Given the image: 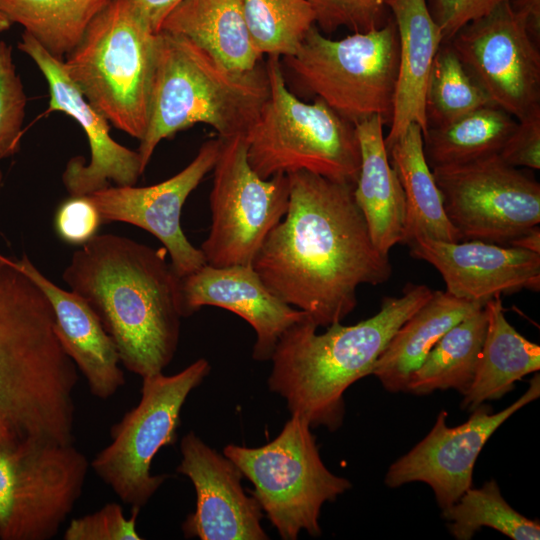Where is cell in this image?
<instances>
[{
  "label": "cell",
  "mask_w": 540,
  "mask_h": 540,
  "mask_svg": "<svg viewBox=\"0 0 540 540\" xmlns=\"http://www.w3.org/2000/svg\"><path fill=\"white\" fill-rule=\"evenodd\" d=\"M287 175L286 214L252 267L274 295L327 328L355 309L358 286L386 282L392 266L372 241L355 184L308 171Z\"/></svg>",
  "instance_id": "cell-1"
},
{
  "label": "cell",
  "mask_w": 540,
  "mask_h": 540,
  "mask_svg": "<svg viewBox=\"0 0 540 540\" xmlns=\"http://www.w3.org/2000/svg\"><path fill=\"white\" fill-rule=\"evenodd\" d=\"M167 254L164 247L97 234L73 253L62 275L98 316L121 364L142 378L161 373L179 342L181 277Z\"/></svg>",
  "instance_id": "cell-2"
},
{
  "label": "cell",
  "mask_w": 540,
  "mask_h": 540,
  "mask_svg": "<svg viewBox=\"0 0 540 540\" xmlns=\"http://www.w3.org/2000/svg\"><path fill=\"white\" fill-rule=\"evenodd\" d=\"M77 382L48 297L0 254V444L72 443Z\"/></svg>",
  "instance_id": "cell-3"
},
{
  "label": "cell",
  "mask_w": 540,
  "mask_h": 540,
  "mask_svg": "<svg viewBox=\"0 0 540 540\" xmlns=\"http://www.w3.org/2000/svg\"><path fill=\"white\" fill-rule=\"evenodd\" d=\"M424 284L408 283L400 297H384L374 316L355 325L341 322L317 334L306 315L280 336L270 360V391L282 396L291 414L311 428L337 430L345 414L344 393L372 374L383 350L400 328L433 295Z\"/></svg>",
  "instance_id": "cell-4"
},
{
  "label": "cell",
  "mask_w": 540,
  "mask_h": 540,
  "mask_svg": "<svg viewBox=\"0 0 540 540\" xmlns=\"http://www.w3.org/2000/svg\"><path fill=\"white\" fill-rule=\"evenodd\" d=\"M269 93L263 61L234 72L187 38L159 31L148 124L137 151L143 172L163 139L195 124L211 126L222 139L246 135Z\"/></svg>",
  "instance_id": "cell-5"
},
{
  "label": "cell",
  "mask_w": 540,
  "mask_h": 540,
  "mask_svg": "<svg viewBox=\"0 0 540 540\" xmlns=\"http://www.w3.org/2000/svg\"><path fill=\"white\" fill-rule=\"evenodd\" d=\"M157 33L131 0H111L63 64L86 100L138 139L148 124Z\"/></svg>",
  "instance_id": "cell-6"
},
{
  "label": "cell",
  "mask_w": 540,
  "mask_h": 540,
  "mask_svg": "<svg viewBox=\"0 0 540 540\" xmlns=\"http://www.w3.org/2000/svg\"><path fill=\"white\" fill-rule=\"evenodd\" d=\"M279 58L265 62L270 93L246 134L249 165L262 179L308 171L356 184L361 152L355 125L323 100L305 103L290 92Z\"/></svg>",
  "instance_id": "cell-7"
},
{
  "label": "cell",
  "mask_w": 540,
  "mask_h": 540,
  "mask_svg": "<svg viewBox=\"0 0 540 540\" xmlns=\"http://www.w3.org/2000/svg\"><path fill=\"white\" fill-rule=\"evenodd\" d=\"M305 92L357 124L380 116L390 124L399 61L395 21L332 40L313 25L297 52L283 57Z\"/></svg>",
  "instance_id": "cell-8"
},
{
  "label": "cell",
  "mask_w": 540,
  "mask_h": 540,
  "mask_svg": "<svg viewBox=\"0 0 540 540\" xmlns=\"http://www.w3.org/2000/svg\"><path fill=\"white\" fill-rule=\"evenodd\" d=\"M279 435L256 447L228 444L223 454L254 485L253 496L284 540L301 530L321 535L322 505L351 489V482L324 465L306 419L291 414Z\"/></svg>",
  "instance_id": "cell-9"
},
{
  "label": "cell",
  "mask_w": 540,
  "mask_h": 540,
  "mask_svg": "<svg viewBox=\"0 0 540 540\" xmlns=\"http://www.w3.org/2000/svg\"><path fill=\"white\" fill-rule=\"evenodd\" d=\"M210 369L201 358L174 375L161 372L142 378L139 403L113 425L111 443L90 463L125 504L141 509L169 477L151 474L153 458L176 442L182 407Z\"/></svg>",
  "instance_id": "cell-10"
},
{
  "label": "cell",
  "mask_w": 540,
  "mask_h": 540,
  "mask_svg": "<svg viewBox=\"0 0 540 540\" xmlns=\"http://www.w3.org/2000/svg\"><path fill=\"white\" fill-rule=\"evenodd\" d=\"M89 465L72 443L0 444V539L54 538L82 493Z\"/></svg>",
  "instance_id": "cell-11"
},
{
  "label": "cell",
  "mask_w": 540,
  "mask_h": 540,
  "mask_svg": "<svg viewBox=\"0 0 540 540\" xmlns=\"http://www.w3.org/2000/svg\"><path fill=\"white\" fill-rule=\"evenodd\" d=\"M213 167L211 226L201 245L206 264L252 265L289 203L287 174L262 179L249 165L245 134L222 139Z\"/></svg>",
  "instance_id": "cell-12"
},
{
  "label": "cell",
  "mask_w": 540,
  "mask_h": 540,
  "mask_svg": "<svg viewBox=\"0 0 540 540\" xmlns=\"http://www.w3.org/2000/svg\"><path fill=\"white\" fill-rule=\"evenodd\" d=\"M431 170L461 241L510 246L540 223V184L498 154Z\"/></svg>",
  "instance_id": "cell-13"
},
{
  "label": "cell",
  "mask_w": 540,
  "mask_h": 540,
  "mask_svg": "<svg viewBox=\"0 0 540 540\" xmlns=\"http://www.w3.org/2000/svg\"><path fill=\"white\" fill-rule=\"evenodd\" d=\"M493 105L516 120L540 111V52L509 1L449 41Z\"/></svg>",
  "instance_id": "cell-14"
},
{
  "label": "cell",
  "mask_w": 540,
  "mask_h": 540,
  "mask_svg": "<svg viewBox=\"0 0 540 540\" xmlns=\"http://www.w3.org/2000/svg\"><path fill=\"white\" fill-rule=\"evenodd\" d=\"M539 396L537 373L526 392L498 413H493L492 408L483 403L472 410L466 422L449 427L448 414L441 411L428 435L391 464L385 484L396 488L424 482L432 488L442 510L452 506L472 486L474 465L487 440L510 416Z\"/></svg>",
  "instance_id": "cell-15"
},
{
  "label": "cell",
  "mask_w": 540,
  "mask_h": 540,
  "mask_svg": "<svg viewBox=\"0 0 540 540\" xmlns=\"http://www.w3.org/2000/svg\"><path fill=\"white\" fill-rule=\"evenodd\" d=\"M222 140L205 141L195 158L180 172L147 187H107L88 195L98 208L103 222H125L154 235L167 250L179 277L206 264L200 248L194 247L181 227L182 208L191 192L213 169Z\"/></svg>",
  "instance_id": "cell-16"
},
{
  "label": "cell",
  "mask_w": 540,
  "mask_h": 540,
  "mask_svg": "<svg viewBox=\"0 0 540 540\" xmlns=\"http://www.w3.org/2000/svg\"><path fill=\"white\" fill-rule=\"evenodd\" d=\"M18 48L29 56L45 77L49 88L47 112H62L79 123L87 136L90 161L73 157L62 175L69 195L83 196L110 187L134 186L143 174L141 160L110 135V123L83 96L65 70L63 60L48 53L33 37L23 32Z\"/></svg>",
  "instance_id": "cell-17"
},
{
  "label": "cell",
  "mask_w": 540,
  "mask_h": 540,
  "mask_svg": "<svg viewBox=\"0 0 540 540\" xmlns=\"http://www.w3.org/2000/svg\"><path fill=\"white\" fill-rule=\"evenodd\" d=\"M177 472L188 477L196 492V509L182 524L186 538L201 540H265L262 509L241 486L239 468L204 443L193 431L180 443Z\"/></svg>",
  "instance_id": "cell-18"
},
{
  "label": "cell",
  "mask_w": 540,
  "mask_h": 540,
  "mask_svg": "<svg viewBox=\"0 0 540 540\" xmlns=\"http://www.w3.org/2000/svg\"><path fill=\"white\" fill-rule=\"evenodd\" d=\"M410 255L441 274L446 291L472 302L521 289L539 291L540 254L477 240L447 242L416 236L406 243Z\"/></svg>",
  "instance_id": "cell-19"
},
{
  "label": "cell",
  "mask_w": 540,
  "mask_h": 540,
  "mask_svg": "<svg viewBox=\"0 0 540 540\" xmlns=\"http://www.w3.org/2000/svg\"><path fill=\"white\" fill-rule=\"evenodd\" d=\"M184 317L202 306H216L247 321L256 333L252 357L270 360L280 336L307 314L283 302L252 265L208 264L181 278Z\"/></svg>",
  "instance_id": "cell-20"
},
{
  "label": "cell",
  "mask_w": 540,
  "mask_h": 540,
  "mask_svg": "<svg viewBox=\"0 0 540 540\" xmlns=\"http://www.w3.org/2000/svg\"><path fill=\"white\" fill-rule=\"evenodd\" d=\"M11 262L32 279L48 297L57 337L95 397L106 400L126 383L117 348L88 303L72 291L50 281L23 255Z\"/></svg>",
  "instance_id": "cell-21"
},
{
  "label": "cell",
  "mask_w": 540,
  "mask_h": 540,
  "mask_svg": "<svg viewBox=\"0 0 540 540\" xmlns=\"http://www.w3.org/2000/svg\"><path fill=\"white\" fill-rule=\"evenodd\" d=\"M395 21L399 61L393 112L385 147L417 124L427 131L425 93L434 58L443 43L441 30L432 18L426 0H385Z\"/></svg>",
  "instance_id": "cell-22"
},
{
  "label": "cell",
  "mask_w": 540,
  "mask_h": 540,
  "mask_svg": "<svg viewBox=\"0 0 540 540\" xmlns=\"http://www.w3.org/2000/svg\"><path fill=\"white\" fill-rule=\"evenodd\" d=\"M384 120L372 116L355 124L361 163L354 197L375 247L384 255L404 236L405 200L384 142Z\"/></svg>",
  "instance_id": "cell-23"
},
{
  "label": "cell",
  "mask_w": 540,
  "mask_h": 540,
  "mask_svg": "<svg viewBox=\"0 0 540 540\" xmlns=\"http://www.w3.org/2000/svg\"><path fill=\"white\" fill-rule=\"evenodd\" d=\"M160 31L187 38L234 72L251 71L263 58L251 40L243 0H182Z\"/></svg>",
  "instance_id": "cell-24"
},
{
  "label": "cell",
  "mask_w": 540,
  "mask_h": 540,
  "mask_svg": "<svg viewBox=\"0 0 540 540\" xmlns=\"http://www.w3.org/2000/svg\"><path fill=\"white\" fill-rule=\"evenodd\" d=\"M484 305L434 290L431 298L395 332L376 361L372 375L387 391L405 392L411 374L440 338Z\"/></svg>",
  "instance_id": "cell-25"
},
{
  "label": "cell",
  "mask_w": 540,
  "mask_h": 540,
  "mask_svg": "<svg viewBox=\"0 0 540 540\" xmlns=\"http://www.w3.org/2000/svg\"><path fill=\"white\" fill-rule=\"evenodd\" d=\"M484 309L486 333L473 380L461 403V408L469 411L485 401L500 399L516 381L540 369V346L507 321L501 295L489 299Z\"/></svg>",
  "instance_id": "cell-26"
},
{
  "label": "cell",
  "mask_w": 540,
  "mask_h": 540,
  "mask_svg": "<svg viewBox=\"0 0 540 540\" xmlns=\"http://www.w3.org/2000/svg\"><path fill=\"white\" fill-rule=\"evenodd\" d=\"M404 193L405 225L402 244L416 236L460 242L446 217L442 197L423 153L422 129L411 124L405 133L386 147Z\"/></svg>",
  "instance_id": "cell-27"
},
{
  "label": "cell",
  "mask_w": 540,
  "mask_h": 540,
  "mask_svg": "<svg viewBox=\"0 0 540 540\" xmlns=\"http://www.w3.org/2000/svg\"><path fill=\"white\" fill-rule=\"evenodd\" d=\"M487 328L483 308L448 330L411 374L406 391L417 395L435 390H468L478 363Z\"/></svg>",
  "instance_id": "cell-28"
},
{
  "label": "cell",
  "mask_w": 540,
  "mask_h": 540,
  "mask_svg": "<svg viewBox=\"0 0 540 540\" xmlns=\"http://www.w3.org/2000/svg\"><path fill=\"white\" fill-rule=\"evenodd\" d=\"M517 120L505 110L486 105L453 122L428 128L423 153L431 169L498 154Z\"/></svg>",
  "instance_id": "cell-29"
},
{
  "label": "cell",
  "mask_w": 540,
  "mask_h": 540,
  "mask_svg": "<svg viewBox=\"0 0 540 540\" xmlns=\"http://www.w3.org/2000/svg\"><path fill=\"white\" fill-rule=\"evenodd\" d=\"M111 0H0V9L48 53L64 60Z\"/></svg>",
  "instance_id": "cell-30"
},
{
  "label": "cell",
  "mask_w": 540,
  "mask_h": 540,
  "mask_svg": "<svg viewBox=\"0 0 540 540\" xmlns=\"http://www.w3.org/2000/svg\"><path fill=\"white\" fill-rule=\"evenodd\" d=\"M448 529L457 540H470L482 527H491L513 540H539L540 523L514 510L501 495L495 480L470 487L452 506L442 510Z\"/></svg>",
  "instance_id": "cell-31"
},
{
  "label": "cell",
  "mask_w": 540,
  "mask_h": 540,
  "mask_svg": "<svg viewBox=\"0 0 540 540\" xmlns=\"http://www.w3.org/2000/svg\"><path fill=\"white\" fill-rule=\"evenodd\" d=\"M486 105L493 104L485 91L467 71L451 44L442 43L425 93L428 128L447 125Z\"/></svg>",
  "instance_id": "cell-32"
},
{
  "label": "cell",
  "mask_w": 540,
  "mask_h": 540,
  "mask_svg": "<svg viewBox=\"0 0 540 540\" xmlns=\"http://www.w3.org/2000/svg\"><path fill=\"white\" fill-rule=\"evenodd\" d=\"M248 31L261 55H294L315 25L309 0H243Z\"/></svg>",
  "instance_id": "cell-33"
},
{
  "label": "cell",
  "mask_w": 540,
  "mask_h": 540,
  "mask_svg": "<svg viewBox=\"0 0 540 540\" xmlns=\"http://www.w3.org/2000/svg\"><path fill=\"white\" fill-rule=\"evenodd\" d=\"M26 105L27 97L16 71L12 47L0 40V160L20 149Z\"/></svg>",
  "instance_id": "cell-34"
},
{
  "label": "cell",
  "mask_w": 540,
  "mask_h": 540,
  "mask_svg": "<svg viewBox=\"0 0 540 540\" xmlns=\"http://www.w3.org/2000/svg\"><path fill=\"white\" fill-rule=\"evenodd\" d=\"M315 25L326 34L346 27L367 32L382 27L389 19L385 0H309Z\"/></svg>",
  "instance_id": "cell-35"
},
{
  "label": "cell",
  "mask_w": 540,
  "mask_h": 540,
  "mask_svg": "<svg viewBox=\"0 0 540 540\" xmlns=\"http://www.w3.org/2000/svg\"><path fill=\"white\" fill-rule=\"evenodd\" d=\"M140 509L132 508L126 518L121 505L107 503L98 511L71 520L64 531V540H141L136 530Z\"/></svg>",
  "instance_id": "cell-36"
},
{
  "label": "cell",
  "mask_w": 540,
  "mask_h": 540,
  "mask_svg": "<svg viewBox=\"0 0 540 540\" xmlns=\"http://www.w3.org/2000/svg\"><path fill=\"white\" fill-rule=\"evenodd\" d=\"M103 223L101 214L88 195H70L58 206L54 228L67 244L83 246L94 238Z\"/></svg>",
  "instance_id": "cell-37"
},
{
  "label": "cell",
  "mask_w": 540,
  "mask_h": 540,
  "mask_svg": "<svg viewBox=\"0 0 540 540\" xmlns=\"http://www.w3.org/2000/svg\"><path fill=\"white\" fill-rule=\"evenodd\" d=\"M505 1L509 0H428L427 5L445 43L465 25L489 14Z\"/></svg>",
  "instance_id": "cell-38"
},
{
  "label": "cell",
  "mask_w": 540,
  "mask_h": 540,
  "mask_svg": "<svg viewBox=\"0 0 540 540\" xmlns=\"http://www.w3.org/2000/svg\"><path fill=\"white\" fill-rule=\"evenodd\" d=\"M498 156L516 168L540 169V111L517 120Z\"/></svg>",
  "instance_id": "cell-39"
},
{
  "label": "cell",
  "mask_w": 540,
  "mask_h": 540,
  "mask_svg": "<svg viewBox=\"0 0 540 540\" xmlns=\"http://www.w3.org/2000/svg\"><path fill=\"white\" fill-rule=\"evenodd\" d=\"M182 0H131L151 29L158 33L167 15Z\"/></svg>",
  "instance_id": "cell-40"
},
{
  "label": "cell",
  "mask_w": 540,
  "mask_h": 540,
  "mask_svg": "<svg viewBox=\"0 0 540 540\" xmlns=\"http://www.w3.org/2000/svg\"><path fill=\"white\" fill-rule=\"evenodd\" d=\"M513 12L522 20L532 40L540 44V0H509Z\"/></svg>",
  "instance_id": "cell-41"
},
{
  "label": "cell",
  "mask_w": 540,
  "mask_h": 540,
  "mask_svg": "<svg viewBox=\"0 0 540 540\" xmlns=\"http://www.w3.org/2000/svg\"><path fill=\"white\" fill-rule=\"evenodd\" d=\"M510 246L525 249V250L540 254L539 226H535L529 229L528 231H526L525 233H523L516 240H514L510 244Z\"/></svg>",
  "instance_id": "cell-42"
},
{
  "label": "cell",
  "mask_w": 540,
  "mask_h": 540,
  "mask_svg": "<svg viewBox=\"0 0 540 540\" xmlns=\"http://www.w3.org/2000/svg\"><path fill=\"white\" fill-rule=\"evenodd\" d=\"M12 23L0 9V32H4L11 27Z\"/></svg>",
  "instance_id": "cell-43"
},
{
  "label": "cell",
  "mask_w": 540,
  "mask_h": 540,
  "mask_svg": "<svg viewBox=\"0 0 540 540\" xmlns=\"http://www.w3.org/2000/svg\"><path fill=\"white\" fill-rule=\"evenodd\" d=\"M2 181H3V173L0 169V191H1V187H2Z\"/></svg>",
  "instance_id": "cell-44"
}]
</instances>
